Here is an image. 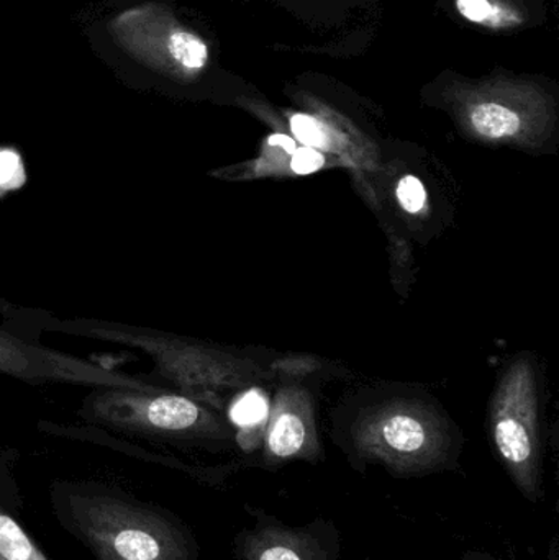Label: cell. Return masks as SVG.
<instances>
[{
  "instance_id": "5bb4252c",
  "label": "cell",
  "mask_w": 559,
  "mask_h": 560,
  "mask_svg": "<svg viewBox=\"0 0 559 560\" xmlns=\"http://www.w3.org/2000/svg\"><path fill=\"white\" fill-rule=\"evenodd\" d=\"M325 164L324 154L318 153L315 148H299L292 153L291 166L298 174H311L321 170Z\"/></svg>"
},
{
  "instance_id": "277c9868",
  "label": "cell",
  "mask_w": 559,
  "mask_h": 560,
  "mask_svg": "<svg viewBox=\"0 0 559 560\" xmlns=\"http://www.w3.org/2000/svg\"><path fill=\"white\" fill-rule=\"evenodd\" d=\"M255 525L235 538L236 560H338L341 536L331 520L289 526L265 510L246 505Z\"/></svg>"
},
{
  "instance_id": "8fae6325",
  "label": "cell",
  "mask_w": 559,
  "mask_h": 560,
  "mask_svg": "<svg viewBox=\"0 0 559 560\" xmlns=\"http://www.w3.org/2000/svg\"><path fill=\"white\" fill-rule=\"evenodd\" d=\"M291 130L305 147L317 150V148H327L330 144V133H328L327 127L311 115H292Z\"/></svg>"
},
{
  "instance_id": "9c48e42d",
  "label": "cell",
  "mask_w": 559,
  "mask_h": 560,
  "mask_svg": "<svg viewBox=\"0 0 559 560\" xmlns=\"http://www.w3.org/2000/svg\"><path fill=\"white\" fill-rule=\"evenodd\" d=\"M459 15L469 22L486 26H509L521 22L514 10L508 9L496 0H456Z\"/></svg>"
},
{
  "instance_id": "3957f363",
  "label": "cell",
  "mask_w": 559,
  "mask_h": 560,
  "mask_svg": "<svg viewBox=\"0 0 559 560\" xmlns=\"http://www.w3.org/2000/svg\"><path fill=\"white\" fill-rule=\"evenodd\" d=\"M361 460H381L396 477L426 476L446 466L445 436L407 411L371 421L357 436Z\"/></svg>"
},
{
  "instance_id": "30bf717a",
  "label": "cell",
  "mask_w": 559,
  "mask_h": 560,
  "mask_svg": "<svg viewBox=\"0 0 559 560\" xmlns=\"http://www.w3.org/2000/svg\"><path fill=\"white\" fill-rule=\"evenodd\" d=\"M268 398L258 390L248 392L233 404L230 420L240 428H256L268 418Z\"/></svg>"
},
{
  "instance_id": "7c38bea8",
  "label": "cell",
  "mask_w": 559,
  "mask_h": 560,
  "mask_svg": "<svg viewBox=\"0 0 559 560\" xmlns=\"http://www.w3.org/2000/svg\"><path fill=\"white\" fill-rule=\"evenodd\" d=\"M397 199L407 213H420L427 203V190L419 177L406 176L397 186Z\"/></svg>"
},
{
  "instance_id": "4fadbf2b",
  "label": "cell",
  "mask_w": 559,
  "mask_h": 560,
  "mask_svg": "<svg viewBox=\"0 0 559 560\" xmlns=\"http://www.w3.org/2000/svg\"><path fill=\"white\" fill-rule=\"evenodd\" d=\"M23 183L20 156L10 150H0V187L12 189Z\"/></svg>"
},
{
  "instance_id": "6da1fadb",
  "label": "cell",
  "mask_w": 559,
  "mask_h": 560,
  "mask_svg": "<svg viewBox=\"0 0 559 560\" xmlns=\"http://www.w3.org/2000/svg\"><path fill=\"white\" fill-rule=\"evenodd\" d=\"M82 526L107 560H193L189 541L174 526L118 502L85 506Z\"/></svg>"
},
{
  "instance_id": "5b68a950",
  "label": "cell",
  "mask_w": 559,
  "mask_h": 560,
  "mask_svg": "<svg viewBox=\"0 0 559 560\" xmlns=\"http://www.w3.org/2000/svg\"><path fill=\"white\" fill-rule=\"evenodd\" d=\"M473 101L466 105L469 127L489 140H502L521 133L524 118L512 105L502 102L501 89L492 84L489 89H478Z\"/></svg>"
},
{
  "instance_id": "ba28073f",
  "label": "cell",
  "mask_w": 559,
  "mask_h": 560,
  "mask_svg": "<svg viewBox=\"0 0 559 560\" xmlns=\"http://www.w3.org/2000/svg\"><path fill=\"white\" fill-rule=\"evenodd\" d=\"M0 560H48L15 520L0 513Z\"/></svg>"
},
{
  "instance_id": "52a82bcc",
  "label": "cell",
  "mask_w": 559,
  "mask_h": 560,
  "mask_svg": "<svg viewBox=\"0 0 559 560\" xmlns=\"http://www.w3.org/2000/svg\"><path fill=\"white\" fill-rule=\"evenodd\" d=\"M147 418L154 428L164 431H184L199 421L200 410L196 404L176 395L154 398L147 408Z\"/></svg>"
},
{
  "instance_id": "2e32d148",
  "label": "cell",
  "mask_w": 559,
  "mask_h": 560,
  "mask_svg": "<svg viewBox=\"0 0 559 560\" xmlns=\"http://www.w3.org/2000/svg\"><path fill=\"white\" fill-rule=\"evenodd\" d=\"M462 560H498L492 558V556L486 555V552L481 551H468L463 555Z\"/></svg>"
},
{
  "instance_id": "9a60e30c",
  "label": "cell",
  "mask_w": 559,
  "mask_h": 560,
  "mask_svg": "<svg viewBox=\"0 0 559 560\" xmlns=\"http://www.w3.org/2000/svg\"><path fill=\"white\" fill-rule=\"evenodd\" d=\"M269 143L279 144V147H284V150H288L289 153H294L298 148H295L294 141L289 137H284V135H275V137L269 138Z\"/></svg>"
},
{
  "instance_id": "7a4b0ae2",
  "label": "cell",
  "mask_w": 559,
  "mask_h": 560,
  "mask_svg": "<svg viewBox=\"0 0 559 560\" xmlns=\"http://www.w3.org/2000/svg\"><path fill=\"white\" fill-rule=\"evenodd\" d=\"M112 33L135 58L174 75L193 78L209 61V48L199 35L153 7L118 16Z\"/></svg>"
},
{
  "instance_id": "8992f818",
  "label": "cell",
  "mask_w": 559,
  "mask_h": 560,
  "mask_svg": "<svg viewBox=\"0 0 559 560\" xmlns=\"http://www.w3.org/2000/svg\"><path fill=\"white\" fill-rule=\"evenodd\" d=\"M312 454V434L304 418L292 410L279 411L266 438V457L269 466L301 459Z\"/></svg>"
}]
</instances>
